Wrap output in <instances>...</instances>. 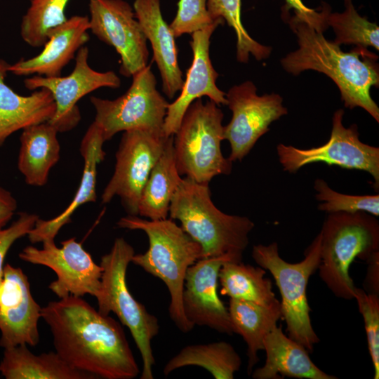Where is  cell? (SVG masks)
<instances>
[{
    "instance_id": "cell-1",
    "label": "cell",
    "mask_w": 379,
    "mask_h": 379,
    "mask_svg": "<svg viewBox=\"0 0 379 379\" xmlns=\"http://www.w3.org/2000/svg\"><path fill=\"white\" fill-rule=\"evenodd\" d=\"M41 313L55 352L73 368L95 378L133 379L140 373L121 325L81 297L49 302Z\"/></svg>"
},
{
    "instance_id": "cell-2",
    "label": "cell",
    "mask_w": 379,
    "mask_h": 379,
    "mask_svg": "<svg viewBox=\"0 0 379 379\" xmlns=\"http://www.w3.org/2000/svg\"><path fill=\"white\" fill-rule=\"evenodd\" d=\"M299 48L281 60L284 69L293 75L307 69L330 77L338 87L345 107H360L379 122V107L370 90L379 86L378 56L368 48L357 47L344 52L318 30L295 15L288 20Z\"/></svg>"
},
{
    "instance_id": "cell-3",
    "label": "cell",
    "mask_w": 379,
    "mask_h": 379,
    "mask_svg": "<svg viewBox=\"0 0 379 379\" xmlns=\"http://www.w3.org/2000/svg\"><path fill=\"white\" fill-rule=\"evenodd\" d=\"M117 225L120 228L142 230L147 234V251L135 254L131 262L164 281L171 295V319L180 331H191L194 326L185 316L182 294L187 269L203 258L201 246L171 218L147 220L128 215L120 218Z\"/></svg>"
},
{
    "instance_id": "cell-4",
    "label": "cell",
    "mask_w": 379,
    "mask_h": 379,
    "mask_svg": "<svg viewBox=\"0 0 379 379\" xmlns=\"http://www.w3.org/2000/svg\"><path fill=\"white\" fill-rule=\"evenodd\" d=\"M170 218L202 248L203 258L230 255L242 260L255 225L248 218L223 213L213 204L208 184L185 177L170 204Z\"/></svg>"
},
{
    "instance_id": "cell-5",
    "label": "cell",
    "mask_w": 379,
    "mask_h": 379,
    "mask_svg": "<svg viewBox=\"0 0 379 379\" xmlns=\"http://www.w3.org/2000/svg\"><path fill=\"white\" fill-rule=\"evenodd\" d=\"M319 234V277L336 297L354 299L357 287L350 267L355 258L366 262L379 251L376 217L362 211L328 213Z\"/></svg>"
},
{
    "instance_id": "cell-6",
    "label": "cell",
    "mask_w": 379,
    "mask_h": 379,
    "mask_svg": "<svg viewBox=\"0 0 379 379\" xmlns=\"http://www.w3.org/2000/svg\"><path fill=\"white\" fill-rule=\"evenodd\" d=\"M135 251L124 238H117L110 251L101 258V286L95 298L98 312L103 315L114 313L127 326L142 360L140 379H153L155 363L152 340L158 334L157 318L131 295L126 284L127 267Z\"/></svg>"
},
{
    "instance_id": "cell-7",
    "label": "cell",
    "mask_w": 379,
    "mask_h": 379,
    "mask_svg": "<svg viewBox=\"0 0 379 379\" xmlns=\"http://www.w3.org/2000/svg\"><path fill=\"white\" fill-rule=\"evenodd\" d=\"M223 113L211 100L201 98L187 109L173 135V148L178 171L194 181L208 184L216 175H229L232 162L221 151L224 139Z\"/></svg>"
},
{
    "instance_id": "cell-8",
    "label": "cell",
    "mask_w": 379,
    "mask_h": 379,
    "mask_svg": "<svg viewBox=\"0 0 379 379\" xmlns=\"http://www.w3.org/2000/svg\"><path fill=\"white\" fill-rule=\"evenodd\" d=\"M321 235L319 233L305 252L300 262L291 263L283 260L277 242L253 247L251 255L262 268L272 274L281 297V318L286 324L288 336L302 345L308 352L319 342L310 319V307L307 298L309 279L320 263Z\"/></svg>"
},
{
    "instance_id": "cell-9",
    "label": "cell",
    "mask_w": 379,
    "mask_h": 379,
    "mask_svg": "<svg viewBox=\"0 0 379 379\" xmlns=\"http://www.w3.org/2000/svg\"><path fill=\"white\" fill-rule=\"evenodd\" d=\"M128 91L114 100L91 96L94 122L105 141L116 133L133 129L162 131L168 102L157 88V80L147 65L133 77Z\"/></svg>"
},
{
    "instance_id": "cell-10",
    "label": "cell",
    "mask_w": 379,
    "mask_h": 379,
    "mask_svg": "<svg viewBox=\"0 0 379 379\" xmlns=\"http://www.w3.org/2000/svg\"><path fill=\"white\" fill-rule=\"evenodd\" d=\"M344 110L339 109L332 118V130L328 141L321 146L299 149L280 143L277 147L279 161L284 171L295 173L302 167L322 162L343 168L368 173L379 186V148L362 142L358 127L352 124L346 128L343 124Z\"/></svg>"
},
{
    "instance_id": "cell-11",
    "label": "cell",
    "mask_w": 379,
    "mask_h": 379,
    "mask_svg": "<svg viewBox=\"0 0 379 379\" xmlns=\"http://www.w3.org/2000/svg\"><path fill=\"white\" fill-rule=\"evenodd\" d=\"M168 138L162 131L149 129L124 131L114 171L103 190L102 203L107 204L118 196L128 215H138L142 189Z\"/></svg>"
},
{
    "instance_id": "cell-12",
    "label": "cell",
    "mask_w": 379,
    "mask_h": 379,
    "mask_svg": "<svg viewBox=\"0 0 379 379\" xmlns=\"http://www.w3.org/2000/svg\"><path fill=\"white\" fill-rule=\"evenodd\" d=\"M42 248L28 246L19 253L22 260L49 267L57 279L48 288L59 298L69 295L96 297L101 286L102 268L96 264L82 244L72 237L61 242L58 248L55 239L41 242Z\"/></svg>"
},
{
    "instance_id": "cell-13",
    "label": "cell",
    "mask_w": 379,
    "mask_h": 379,
    "mask_svg": "<svg viewBox=\"0 0 379 379\" xmlns=\"http://www.w3.org/2000/svg\"><path fill=\"white\" fill-rule=\"evenodd\" d=\"M226 99L232 112L231 121L224 126V139L231 148L227 159L232 162L241 161L270 131V125L287 114L288 110L279 94L258 95L257 88L250 81L230 88Z\"/></svg>"
},
{
    "instance_id": "cell-14",
    "label": "cell",
    "mask_w": 379,
    "mask_h": 379,
    "mask_svg": "<svg viewBox=\"0 0 379 379\" xmlns=\"http://www.w3.org/2000/svg\"><path fill=\"white\" fill-rule=\"evenodd\" d=\"M89 30L119 53L121 75L133 77L147 65V40L128 2L89 0Z\"/></svg>"
},
{
    "instance_id": "cell-15",
    "label": "cell",
    "mask_w": 379,
    "mask_h": 379,
    "mask_svg": "<svg viewBox=\"0 0 379 379\" xmlns=\"http://www.w3.org/2000/svg\"><path fill=\"white\" fill-rule=\"evenodd\" d=\"M88 48L83 46L75 55L73 71L67 76L47 77L33 75L24 80L29 90L46 88L55 102V112L48 121L58 133L67 132L77 126L81 116L78 101L86 95L102 87L117 88L121 85L119 77L112 71L98 72L88 64Z\"/></svg>"
},
{
    "instance_id": "cell-16",
    "label": "cell",
    "mask_w": 379,
    "mask_h": 379,
    "mask_svg": "<svg viewBox=\"0 0 379 379\" xmlns=\"http://www.w3.org/2000/svg\"><path fill=\"white\" fill-rule=\"evenodd\" d=\"M227 261L241 262L226 255L201 258L187 270L182 294V305L187 319L194 326H208L219 333H234L228 308L218 295V274Z\"/></svg>"
},
{
    "instance_id": "cell-17",
    "label": "cell",
    "mask_w": 379,
    "mask_h": 379,
    "mask_svg": "<svg viewBox=\"0 0 379 379\" xmlns=\"http://www.w3.org/2000/svg\"><path fill=\"white\" fill-rule=\"evenodd\" d=\"M41 311L27 275L20 267L5 265L0 286V346L36 345Z\"/></svg>"
},
{
    "instance_id": "cell-18",
    "label": "cell",
    "mask_w": 379,
    "mask_h": 379,
    "mask_svg": "<svg viewBox=\"0 0 379 379\" xmlns=\"http://www.w3.org/2000/svg\"><path fill=\"white\" fill-rule=\"evenodd\" d=\"M224 22L217 20L208 27L192 34L190 44L193 53L192 62L187 69L180 95L168 105L162 128L166 137L175 134L187 109L196 99L207 96L218 105H227L226 93L215 84L218 73L213 68L209 56L211 35Z\"/></svg>"
},
{
    "instance_id": "cell-19",
    "label": "cell",
    "mask_w": 379,
    "mask_h": 379,
    "mask_svg": "<svg viewBox=\"0 0 379 379\" xmlns=\"http://www.w3.org/2000/svg\"><path fill=\"white\" fill-rule=\"evenodd\" d=\"M89 28L86 16L74 15L67 19L48 31L44 48L39 55L10 65L8 72L17 76H61L62 69L88 41Z\"/></svg>"
},
{
    "instance_id": "cell-20",
    "label": "cell",
    "mask_w": 379,
    "mask_h": 379,
    "mask_svg": "<svg viewBox=\"0 0 379 379\" xmlns=\"http://www.w3.org/2000/svg\"><path fill=\"white\" fill-rule=\"evenodd\" d=\"M105 142L101 129L93 121L81 142L80 152L84 159V171L80 185L72 202L56 217L49 220H37L27 234L32 243L55 239L60 229L70 222L72 214L80 206L96 201L97 168L106 154L103 150Z\"/></svg>"
},
{
    "instance_id": "cell-21",
    "label": "cell",
    "mask_w": 379,
    "mask_h": 379,
    "mask_svg": "<svg viewBox=\"0 0 379 379\" xmlns=\"http://www.w3.org/2000/svg\"><path fill=\"white\" fill-rule=\"evenodd\" d=\"M133 11L147 40L150 41L163 91L168 98H173L181 90L184 81L175 36L163 18L160 0H135Z\"/></svg>"
},
{
    "instance_id": "cell-22",
    "label": "cell",
    "mask_w": 379,
    "mask_h": 379,
    "mask_svg": "<svg viewBox=\"0 0 379 379\" xmlns=\"http://www.w3.org/2000/svg\"><path fill=\"white\" fill-rule=\"evenodd\" d=\"M266 353L264 366L252 373L254 379H282L284 377L306 379H336L319 368L311 360L308 351L282 331L274 327L263 340Z\"/></svg>"
},
{
    "instance_id": "cell-23",
    "label": "cell",
    "mask_w": 379,
    "mask_h": 379,
    "mask_svg": "<svg viewBox=\"0 0 379 379\" xmlns=\"http://www.w3.org/2000/svg\"><path fill=\"white\" fill-rule=\"evenodd\" d=\"M9 66L0 58V146L16 131L48 121L56 109L53 97L46 88L27 96L13 91L5 82Z\"/></svg>"
},
{
    "instance_id": "cell-24",
    "label": "cell",
    "mask_w": 379,
    "mask_h": 379,
    "mask_svg": "<svg viewBox=\"0 0 379 379\" xmlns=\"http://www.w3.org/2000/svg\"><path fill=\"white\" fill-rule=\"evenodd\" d=\"M58 133L48 121L22 130L18 168L27 184L36 187L46 184L51 169L60 157Z\"/></svg>"
},
{
    "instance_id": "cell-25",
    "label": "cell",
    "mask_w": 379,
    "mask_h": 379,
    "mask_svg": "<svg viewBox=\"0 0 379 379\" xmlns=\"http://www.w3.org/2000/svg\"><path fill=\"white\" fill-rule=\"evenodd\" d=\"M0 374L6 379L95 378L69 365L56 352L35 354L27 345L4 349Z\"/></svg>"
},
{
    "instance_id": "cell-26",
    "label": "cell",
    "mask_w": 379,
    "mask_h": 379,
    "mask_svg": "<svg viewBox=\"0 0 379 379\" xmlns=\"http://www.w3.org/2000/svg\"><path fill=\"white\" fill-rule=\"evenodd\" d=\"M182 180L176 166L172 135L168 138L142 189L138 215L149 220L167 218L171 199Z\"/></svg>"
},
{
    "instance_id": "cell-27",
    "label": "cell",
    "mask_w": 379,
    "mask_h": 379,
    "mask_svg": "<svg viewBox=\"0 0 379 379\" xmlns=\"http://www.w3.org/2000/svg\"><path fill=\"white\" fill-rule=\"evenodd\" d=\"M228 311L234 333L240 335L247 345V371L250 374L259 361L258 352L263 350L265 337L281 318V304L264 306L230 298Z\"/></svg>"
},
{
    "instance_id": "cell-28",
    "label": "cell",
    "mask_w": 379,
    "mask_h": 379,
    "mask_svg": "<svg viewBox=\"0 0 379 379\" xmlns=\"http://www.w3.org/2000/svg\"><path fill=\"white\" fill-rule=\"evenodd\" d=\"M266 271L241 262H225L220 269V293L230 298L253 302L264 306L280 304L273 291Z\"/></svg>"
},
{
    "instance_id": "cell-29",
    "label": "cell",
    "mask_w": 379,
    "mask_h": 379,
    "mask_svg": "<svg viewBox=\"0 0 379 379\" xmlns=\"http://www.w3.org/2000/svg\"><path fill=\"white\" fill-rule=\"evenodd\" d=\"M197 366L208 371L215 379H232L241 366V359L225 341L192 345L183 347L164 368L168 375L175 370Z\"/></svg>"
},
{
    "instance_id": "cell-30",
    "label": "cell",
    "mask_w": 379,
    "mask_h": 379,
    "mask_svg": "<svg viewBox=\"0 0 379 379\" xmlns=\"http://www.w3.org/2000/svg\"><path fill=\"white\" fill-rule=\"evenodd\" d=\"M345 9L343 13H328L326 24L335 34L336 44H354L357 47L367 48L372 46L379 49V27L356 11L352 0H345Z\"/></svg>"
},
{
    "instance_id": "cell-31",
    "label": "cell",
    "mask_w": 379,
    "mask_h": 379,
    "mask_svg": "<svg viewBox=\"0 0 379 379\" xmlns=\"http://www.w3.org/2000/svg\"><path fill=\"white\" fill-rule=\"evenodd\" d=\"M69 1L31 0L20 25L22 39L34 48L44 46L48 31L67 19L65 8Z\"/></svg>"
},
{
    "instance_id": "cell-32",
    "label": "cell",
    "mask_w": 379,
    "mask_h": 379,
    "mask_svg": "<svg viewBox=\"0 0 379 379\" xmlns=\"http://www.w3.org/2000/svg\"><path fill=\"white\" fill-rule=\"evenodd\" d=\"M208 11L214 19L222 18L232 27L237 36V59L247 62L252 55L258 60L267 58L271 48L254 40L244 28L241 18V0H207Z\"/></svg>"
},
{
    "instance_id": "cell-33",
    "label": "cell",
    "mask_w": 379,
    "mask_h": 379,
    "mask_svg": "<svg viewBox=\"0 0 379 379\" xmlns=\"http://www.w3.org/2000/svg\"><path fill=\"white\" fill-rule=\"evenodd\" d=\"M317 193L315 198L321 201L318 209L327 213L336 212H366L375 217L379 216V195H349L331 189L327 182L317 178L314 183Z\"/></svg>"
},
{
    "instance_id": "cell-34",
    "label": "cell",
    "mask_w": 379,
    "mask_h": 379,
    "mask_svg": "<svg viewBox=\"0 0 379 379\" xmlns=\"http://www.w3.org/2000/svg\"><path fill=\"white\" fill-rule=\"evenodd\" d=\"M366 330L368 347L374 368V379L379 378V295L356 288L354 298Z\"/></svg>"
},
{
    "instance_id": "cell-35",
    "label": "cell",
    "mask_w": 379,
    "mask_h": 379,
    "mask_svg": "<svg viewBox=\"0 0 379 379\" xmlns=\"http://www.w3.org/2000/svg\"><path fill=\"white\" fill-rule=\"evenodd\" d=\"M206 1L207 0H179L176 15L169 25L175 38L204 29L217 20H223L211 17Z\"/></svg>"
},
{
    "instance_id": "cell-36",
    "label": "cell",
    "mask_w": 379,
    "mask_h": 379,
    "mask_svg": "<svg viewBox=\"0 0 379 379\" xmlns=\"http://www.w3.org/2000/svg\"><path fill=\"white\" fill-rule=\"evenodd\" d=\"M39 218L34 213L20 212L11 225L0 229V286L4 276V262L8 250L18 239L29 233Z\"/></svg>"
},
{
    "instance_id": "cell-37",
    "label": "cell",
    "mask_w": 379,
    "mask_h": 379,
    "mask_svg": "<svg viewBox=\"0 0 379 379\" xmlns=\"http://www.w3.org/2000/svg\"><path fill=\"white\" fill-rule=\"evenodd\" d=\"M286 7L293 8L295 15L307 22L318 30L324 32L328 28L326 17L331 11L330 8L325 4L321 11H317L307 7L301 0H285Z\"/></svg>"
},
{
    "instance_id": "cell-38",
    "label": "cell",
    "mask_w": 379,
    "mask_h": 379,
    "mask_svg": "<svg viewBox=\"0 0 379 379\" xmlns=\"http://www.w3.org/2000/svg\"><path fill=\"white\" fill-rule=\"evenodd\" d=\"M366 262L368 267L363 289L369 294L379 295V251L374 253Z\"/></svg>"
},
{
    "instance_id": "cell-39",
    "label": "cell",
    "mask_w": 379,
    "mask_h": 379,
    "mask_svg": "<svg viewBox=\"0 0 379 379\" xmlns=\"http://www.w3.org/2000/svg\"><path fill=\"white\" fill-rule=\"evenodd\" d=\"M17 207V201L13 194L0 186V229L11 220Z\"/></svg>"
}]
</instances>
